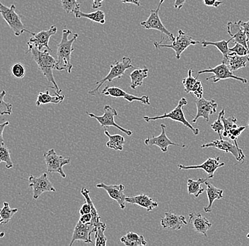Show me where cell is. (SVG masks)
Returning <instances> with one entry per match:
<instances>
[{
    "instance_id": "obj_28",
    "label": "cell",
    "mask_w": 249,
    "mask_h": 246,
    "mask_svg": "<svg viewBox=\"0 0 249 246\" xmlns=\"http://www.w3.org/2000/svg\"><path fill=\"white\" fill-rule=\"evenodd\" d=\"M148 71L149 69L147 67L144 68H136L130 73V77L131 79L130 88L132 90H135L138 87L142 86L144 79L148 77Z\"/></svg>"
},
{
    "instance_id": "obj_51",
    "label": "cell",
    "mask_w": 249,
    "mask_h": 246,
    "mask_svg": "<svg viewBox=\"0 0 249 246\" xmlns=\"http://www.w3.org/2000/svg\"><path fill=\"white\" fill-rule=\"evenodd\" d=\"M123 3L124 4H127V3H130V4H135L137 6H140V0H121Z\"/></svg>"
},
{
    "instance_id": "obj_10",
    "label": "cell",
    "mask_w": 249,
    "mask_h": 246,
    "mask_svg": "<svg viewBox=\"0 0 249 246\" xmlns=\"http://www.w3.org/2000/svg\"><path fill=\"white\" fill-rule=\"evenodd\" d=\"M204 73H213L214 76L207 78V80L213 79V83H217L220 80L224 79H233L239 81L244 84H247L248 82V79L244 78V77H239L233 74V72L229 69L227 65L225 63H222L217 66L213 68H208V69L202 70L197 73V76L204 74Z\"/></svg>"
},
{
    "instance_id": "obj_4",
    "label": "cell",
    "mask_w": 249,
    "mask_h": 246,
    "mask_svg": "<svg viewBox=\"0 0 249 246\" xmlns=\"http://www.w3.org/2000/svg\"><path fill=\"white\" fill-rule=\"evenodd\" d=\"M132 68H133V65H132V60L130 57L124 56V57H123L122 61L121 62L115 60L110 65V71H109L108 74L105 77L101 79V80L96 82V85H97V87L89 92V94L94 95L96 93H98L99 89L105 82H110L113 79L121 78L124 76L125 71Z\"/></svg>"
},
{
    "instance_id": "obj_55",
    "label": "cell",
    "mask_w": 249,
    "mask_h": 246,
    "mask_svg": "<svg viewBox=\"0 0 249 246\" xmlns=\"http://www.w3.org/2000/svg\"><path fill=\"white\" fill-rule=\"evenodd\" d=\"M248 125H249V124H248Z\"/></svg>"
},
{
    "instance_id": "obj_17",
    "label": "cell",
    "mask_w": 249,
    "mask_h": 246,
    "mask_svg": "<svg viewBox=\"0 0 249 246\" xmlns=\"http://www.w3.org/2000/svg\"><path fill=\"white\" fill-rule=\"evenodd\" d=\"M166 126L165 124H161V132L158 136L148 137L144 140V144L145 146H156L160 148V150L163 152H166L168 151V148L170 146H178V147L185 148L186 146L184 144H179V143H174L171 141L166 132Z\"/></svg>"
},
{
    "instance_id": "obj_8",
    "label": "cell",
    "mask_w": 249,
    "mask_h": 246,
    "mask_svg": "<svg viewBox=\"0 0 249 246\" xmlns=\"http://www.w3.org/2000/svg\"><path fill=\"white\" fill-rule=\"evenodd\" d=\"M165 0H160V3H159L158 7L157 9H152L150 12V15L148 17L147 19L145 21H142L140 23V26H142L147 30H151V29H154V30L159 31L161 33V34H164L166 37H169V40L171 41L175 40V37H174V34L172 33L169 32L164 25L161 22V19L160 17V10L161 8V5Z\"/></svg>"
},
{
    "instance_id": "obj_34",
    "label": "cell",
    "mask_w": 249,
    "mask_h": 246,
    "mask_svg": "<svg viewBox=\"0 0 249 246\" xmlns=\"http://www.w3.org/2000/svg\"><path fill=\"white\" fill-rule=\"evenodd\" d=\"M81 194L85 197L86 202H87L91 207V214L92 216L91 224H94L95 226L97 225L101 222V216L98 213L97 209H96L93 201L91 200V197H90V191L86 189V188H82V190H81Z\"/></svg>"
},
{
    "instance_id": "obj_24",
    "label": "cell",
    "mask_w": 249,
    "mask_h": 246,
    "mask_svg": "<svg viewBox=\"0 0 249 246\" xmlns=\"http://www.w3.org/2000/svg\"><path fill=\"white\" fill-rule=\"evenodd\" d=\"M126 202L132 204V205H137L138 206L145 208L147 211H151L154 208L158 207V203L149 196L144 194H140L136 196H130V197H126Z\"/></svg>"
},
{
    "instance_id": "obj_14",
    "label": "cell",
    "mask_w": 249,
    "mask_h": 246,
    "mask_svg": "<svg viewBox=\"0 0 249 246\" xmlns=\"http://www.w3.org/2000/svg\"><path fill=\"white\" fill-rule=\"evenodd\" d=\"M95 230L96 226L94 224H91V222L83 224L79 221L73 231L72 237L69 246H72L74 243L77 241H83L85 244H92L91 235L95 233Z\"/></svg>"
},
{
    "instance_id": "obj_53",
    "label": "cell",
    "mask_w": 249,
    "mask_h": 246,
    "mask_svg": "<svg viewBox=\"0 0 249 246\" xmlns=\"http://www.w3.org/2000/svg\"><path fill=\"white\" fill-rule=\"evenodd\" d=\"M2 222H3L2 219H1V216H0V224H2Z\"/></svg>"
},
{
    "instance_id": "obj_16",
    "label": "cell",
    "mask_w": 249,
    "mask_h": 246,
    "mask_svg": "<svg viewBox=\"0 0 249 246\" xmlns=\"http://www.w3.org/2000/svg\"><path fill=\"white\" fill-rule=\"evenodd\" d=\"M196 107H197V114L194 119L193 123L197 122L199 118L202 117L207 122L210 121V116L214 114L217 112V103L214 99L207 100L205 98H200L196 101Z\"/></svg>"
},
{
    "instance_id": "obj_50",
    "label": "cell",
    "mask_w": 249,
    "mask_h": 246,
    "mask_svg": "<svg viewBox=\"0 0 249 246\" xmlns=\"http://www.w3.org/2000/svg\"><path fill=\"white\" fill-rule=\"evenodd\" d=\"M104 0H93V9H98L100 8V7H102V2Z\"/></svg>"
},
{
    "instance_id": "obj_42",
    "label": "cell",
    "mask_w": 249,
    "mask_h": 246,
    "mask_svg": "<svg viewBox=\"0 0 249 246\" xmlns=\"http://www.w3.org/2000/svg\"><path fill=\"white\" fill-rule=\"evenodd\" d=\"M11 73L16 78H23L26 74V68L23 64L18 63L12 65L11 68Z\"/></svg>"
},
{
    "instance_id": "obj_11",
    "label": "cell",
    "mask_w": 249,
    "mask_h": 246,
    "mask_svg": "<svg viewBox=\"0 0 249 246\" xmlns=\"http://www.w3.org/2000/svg\"><path fill=\"white\" fill-rule=\"evenodd\" d=\"M210 147L215 148L219 150L225 151L227 153L230 152L232 154L237 161L241 162V163H243L245 160V155H244L242 149L239 148L237 141L232 143L229 141H225L223 138H219V140H215L212 142L202 144L201 146L202 149Z\"/></svg>"
},
{
    "instance_id": "obj_49",
    "label": "cell",
    "mask_w": 249,
    "mask_h": 246,
    "mask_svg": "<svg viewBox=\"0 0 249 246\" xmlns=\"http://www.w3.org/2000/svg\"><path fill=\"white\" fill-rule=\"evenodd\" d=\"M186 0H175L174 2V8L180 9L184 5Z\"/></svg>"
},
{
    "instance_id": "obj_12",
    "label": "cell",
    "mask_w": 249,
    "mask_h": 246,
    "mask_svg": "<svg viewBox=\"0 0 249 246\" xmlns=\"http://www.w3.org/2000/svg\"><path fill=\"white\" fill-rule=\"evenodd\" d=\"M29 187L33 189V199L37 200L43 194L47 191H53L55 192L56 189L53 183L48 179V174L43 173L39 177H34L30 175L29 177Z\"/></svg>"
},
{
    "instance_id": "obj_30",
    "label": "cell",
    "mask_w": 249,
    "mask_h": 246,
    "mask_svg": "<svg viewBox=\"0 0 249 246\" xmlns=\"http://www.w3.org/2000/svg\"><path fill=\"white\" fill-rule=\"evenodd\" d=\"M208 177L206 178H199L198 180H194L192 179H188L187 180V187H188V193L189 195H194L197 198L201 195L205 189L202 188V184H205L208 181Z\"/></svg>"
},
{
    "instance_id": "obj_41",
    "label": "cell",
    "mask_w": 249,
    "mask_h": 246,
    "mask_svg": "<svg viewBox=\"0 0 249 246\" xmlns=\"http://www.w3.org/2000/svg\"><path fill=\"white\" fill-rule=\"evenodd\" d=\"M222 122H223L224 129L223 136L227 137V133L236 124L237 119L235 116H231L230 118H225V115L222 117Z\"/></svg>"
},
{
    "instance_id": "obj_26",
    "label": "cell",
    "mask_w": 249,
    "mask_h": 246,
    "mask_svg": "<svg viewBox=\"0 0 249 246\" xmlns=\"http://www.w3.org/2000/svg\"><path fill=\"white\" fill-rule=\"evenodd\" d=\"M205 184L206 185V189H205V191L207 192L209 204H208V206L204 208V211L205 213H210L213 211V205L214 201L223 198L224 191L222 189L216 188L214 185H212L211 183H208V181Z\"/></svg>"
},
{
    "instance_id": "obj_44",
    "label": "cell",
    "mask_w": 249,
    "mask_h": 246,
    "mask_svg": "<svg viewBox=\"0 0 249 246\" xmlns=\"http://www.w3.org/2000/svg\"><path fill=\"white\" fill-rule=\"evenodd\" d=\"M203 4L207 7L218 8L221 4H223V1L219 0H203Z\"/></svg>"
},
{
    "instance_id": "obj_25",
    "label": "cell",
    "mask_w": 249,
    "mask_h": 246,
    "mask_svg": "<svg viewBox=\"0 0 249 246\" xmlns=\"http://www.w3.org/2000/svg\"><path fill=\"white\" fill-rule=\"evenodd\" d=\"M248 62H249V56H238L234 53L230 52L227 56L225 63L230 71L234 72L245 68Z\"/></svg>"
},
{
    "instance_id": "obj_7",
    "label": "cell",
    "mask_w": 249,
    "mask_h": 246,
    "mask_svg": "<svg viewBox=\"0 0 249 246\" xmlns=\"http://www.w3.org/2000/svg\"><path fill=\"white\" fill-rule=\"evenodd\" d=\"M43 157L46 162L48 172L58 173L62 178H66V174L64 172L63 167L70 164V158L58 155L53 149H50L45 152Z\"/></svg>"
},
{
    "instance_id": "obj_35",
    "label": "cell",
    "mask_w": 249,
    "mask_h": 246,
    "mask_svg": "<svg viewBox=\"0 0 249 246\" xmlns=\"http://www.w3.org/2000/svg\"><path fill=\"white\" fill-rule=\"evenodd\" d=\"M107 224L104 222H99L96 226L95 230V246H107V238L105 236V230L107 229Z\"/></svg>"
},
{
    "instance_id": "obj_15",
    "label": "cell",
    "mask_w": 249,
    "mask_h": 246,
    "mask_svg": "<svg viewBox=\"0 0 249 246\" xmlns=\"http://www.w3.org/2000/svg\"><path fill=\"white\" fill-rule=\"evenodd\" d=\"M102 94H104L105 96H112V97L124 98V99H125L130 103L137 101V102H141V103L146 104V105H150L149 96H138L132 95L126 93L125 91H124L123 89L119 88V87L107 86L102 90Z\"/></svg>"
},
{
    "instance_id": "obj_37",
    "label": "cell",
    "mask_w": 249,
    "mask_h": 246,
    "mask_svg": "<svg viewBox=\"0 0 249 246\" xmlns=\"http://www.w3.org/2000/svg\"><path fill=\"white\" fill-rule=\"evenodd\" d=\"M5 163L7 169L13 168L14 164L11 158L10 151L5 143L0 144V163Z\"/></svg>"
},
{
    "instance_id": "obj_1",
    "label": "cell",
    "mask_w": 249,
    "mask_h": 246,
    "mask_svg": "<svg viewBox=\"0 0 249 246\" xmlns=\"http://www.w3.org/2000/svg\"><path fill=\"white\" fill-rule=\"evenodd\" d=\"M28 51L26 54L30 53L34 61L38 65L39 69L42 72L44 77L48 82L52 84L51 88L55 90V93L60 94L62 93L61 89L59 88L58 85L56 83L53 76V70L55 68L56 60L50 54L49 51L47 49L40 51L35 46L28 45Z\"/></svg>"
},
{
    "instance_id": "obj_27",
    "label": "cell",
    "mask_w": 249,
    "mask_h": 246,
    "mask_svg": "<svg viewBox=\"0 0 249 246\" xmlns=\"http://www.w3.org/2000/svg\"><path fill=\"white\" fill-rule=\"evenodd\" d=\"M65 98V95L57 94V93H55V95L51 96L50 92L46 90V91L39 93L36 104L37 107H39V106L45 105V104H60L63 102Z\"/></svg>"
},
{
    "instance_id": "obj_23",
    "label": "cell",
    "mask_w": 249,
    "mask_h": 246,
    "mask_svg": "<svg viewBox=\"0 0 249 246\" xmlns=\"http://www.w3.org/2000/svg\"><path fill=\"white\" fill-rule=\"evenodd\" d=\"M189 223L192 224L195 231L201 233L208 237V231L211 228L213 224L206 218L202 216L200 213L192 212L189 214Z\"/></svg>"
},
{
    "instance_id": "obj_31",
    "label": "cell",
    "mask_w": 249,
    "mask_h": 246,
    "mask_svg": "<svg viewBox=\"0 0 249 246\" xmlns=\"http://www.w3.org/2000/svg\"><path fill=\"white\" fill-rule=\"evenodd\" d=\"M121 241L124 246H143L147 244V241L142 235H139L134 232H128L125 236L121 238Z\"/></svg>"
},
{
    "instance_id": "obj_9",
    "label": "cell",
    "mask_w": 249,
    "mask_h": 246,
    "mask_svg": "<svg viewBox=\"0 0 249 246\" xmlns=\"http://www.w3.org/2000/svg\"><path fill=\"white\" fill-rule=\"evenodd\" d=\"M104 114L102 116H96L94 114L89 113V112H87V114L89 117L96 119L100 124L101 127H116L117 129H119L120 131H121L123 133H125L128 136H131L132 135L131 131L121 127L115 121V117L118 116V112H117L116 109L113 108L111 106L106 105L104 107Z\"/></svg>"
},
{
    "instance_id": "obj_43",
    "label": "cell",
    "mask_w": 249,
    "mask_h": 246,
    "mask_svg": "<svg viewBox=\"0 0 249 246\" xmlns=\"http://www.w3.org/2000/svg\"><path fill=\"white\" fill-rule=\"evenodd\" d=\"M245 126H237V124L234 126L227 133V137L230 138V139L232 140V141L234 142V141H237V138L246 129Z\"/></svg>"
},
{
    "instance_id": "obj_52",
    "label": "cell",
    "mask_w": 249,
    "mask_h": 246,
    "mask_svg": "<svg viewBox=\"0 0 249 246\" xmlns=\"http://www.w3.org/2000/svg\"><path fill=\"white\" fill-rule=\"evenodd\" d=\"M4 235H5L4 232H0V238L4 237Z\"/></svg>"
},
{
    "instance_id": "obj_38",
    "label": "cell",
    "mask_w": 249,
    "mask_h": 246,
    "mask_svg": "<svg viewBox=\"0 0 249 246\" xmlns=\"http://www.w3.org/2000/svg\"><path fill=\"white\" fill-rule=\"evenodd\" d=\"M62 8L68 14H76L80 10V4L78 0H61Z\"/></svg>"
},
{
    "instance_id": "obj_36",
    "label": "cell",
    "mask_w": 249,
    "mask_h": 246,
    "mask_svg": "<svg viewBox=\"0 0 249 246\" xmlns=\"http://www.w3.org/2000/svg\"><path fill=\"white\" fill-rule=\"evenodd\" d=\"M18 211V208H11L7 202H3V207L0 209V216L3 220L1 224H9L14 215L17 214Z\"/></svg>"
},
{
    "instance_id": "obj_29",
    "label": "cell",
    "mask_w": 249,
    "mask_h": 246,
    "mask_svg": "<svg viewBox=\"0 0 249 246\" xmlns=\"http://www.w3.org/2000/svg\"><path fill=\"white\" fill-rule=\"evenodd\" d=\"M231 40H232L231 38H230V39H229L228 40H222L216 42L202 40V41L200 42V43L202 45V47L203 48H206L209 46H215V47L219 50V52L222 54V56H223L222 63H225L226 60H227V56H228L230 53L229 43H230V42H231Z\"/></svg>"
},
{
    "instance_id": "obj_32",
    "label": "cell",
    "mask_w": 249,
    "mask_h": 246,
    "mask_svg": "<svg viewBox=\"0 0 249 246\" xmlns=\"http://www.w3.org/2000/svg\"><path fill=\"white\" fill-rule=\"evenodd\" d=\"M104 134L109 138L108 142L106 143L107 148L115 151H121L124 150V146L125 140L123 135L119 134L111 135L108 131H104Z\"/></svg>"
},
{
    "instance_id": "obj_6",
    "label": "cell",
    "mask_w": 249,
    "mask_h": 246,
    "mask_svg": "<svg viewBox=\"0 0 249 246\" xmlns=\"http://www.w3.org/2000/svg\"><path fill=\"white\" fill-rule=\"evenodd\" d=\"M200 41L194 40L192 37L187 35L186 33L183 32L181 29H179L178 36L175 40H173L171 44H164L162 42H155L154 46L156 48L159 49L160 48H169L174 50L176 54V57L177 59L180 58L182 54L191 46H195V45L200 43Z\"/></svg>"
},
{
    "instance_id": "obj_33",
    "label": "cell",
    "mask_w": 249,
    "mask_h": 246,
    "mask_svg": "<svg viewBox=\"0 0 249 246\" xmlns=\"http://www.w3.org/2000/svg\"><path fill=\"white\" fill-rule=\"evenodd\" d=\"M76 18H85L91 20L93 22L99 23V24H104L106 23V15L103 11L97 10L91 13H84L80 10L78 11L77 13L74 14Z\"/></svg>"
},
{
    "instance_id": "obj_19",
    "label": "cell",
    "mask_w": 249,
    "mask_h": 246,
    "mask_svg": "<svg viewBox=\"0 0 249 246\" xmlns=\"http://www.w3.org/2000/svg\"><path fill=\"white\" fill-rule=\"evenodd\" d=\"M96 188L103 189L108 193L109 197L116 201L121 209L125 208L126 196L124 194V186L123 184L120 185H106L105 183H99L96 185Z\"/></svg>"
},
{
    "instance_id": "obj_48",
    "label": "cell",
    "mask_w": 249,
    "mask_h": 246,
    "mask_svg": "<svg viewBox=\"0 0 249 246\" xmlns=\"http://www.w3.org/2000/svg\"><path fill=\"white\" fill-rule=\"evenodd\" d=\"M240 24L249 42V20L248 21H247V22H244V21L241 20Z\"/></svg>"
},
{
    "instance_id": "obj_3",
    "label": "cell",
    "mask_w": 249,
    "mask_h": 246,
    "mask_svg": "<svg viewBox=\"0 0 249 246\" xmlns=\"http://www.w3.org/2000/svg\"><path fill=\"white\" fill-rule=\"evenodd\" d=\"M187 104H188V101H187L186 98L183 97L179 101L178 105H177L174 110L169 112V113H165L164 114L160 115V116H152V117L144 115V116H143V119L147 123L149 122V121H157V120L165 119H169L173 120V121H178V122L183 124L185 127H188V129H191L194 135H197L199 134V133H200V130H199L198 129H196V128L193 127V126L190 124L189 121H188V120L186 119V116H185L183 107L187 105Z\"/></svg>"
},
{
    "instance_id": "obj_18",
    "label": "cell",
    "mask_w": 249,
    "mask_h": 246,
    "mask_svg": "<svg viewBox=\"0 0 249 246\" xmlns=\"http://www.w3.org/2000/svg\"><path fill=\"white\" fill-rule=\"evenodd\" d=\"M225 163L220 162V158L219 157L217 158H209L207 159L201 165H197V166H186L183 165H178V167L179 170H195V169H201L203 170L209 179H213L214 177V173L219 168L223 167L225 166Z\"/></svg>"
},
{
    "instance_id": "obj_40",
    "label": "cell",
    "mask_w": 249,
    "mask_h": 246,
    "mask_svg": "<svg viewBox=\"0 0 249 246\" xmlns=\"http://www.w3.org/2000/svg\"><path fill=\"white\" fill-rule=\"evenodd\" d=\"M225 110H221V112H219V115H218V118L217 120L214 121V122L213 123V124H211V128L214 132L218 133L219 135V138H222V134H221V132H223L224 129V124L223 122H222V117L223 115H225Z\"/></svg>"
},
{
    "instance_id": "obj_22",
    "label": "cell",
    "mask_w": 249,
    "mask_h": 246,
    "mask_svg": "<svg viewBox=\"0 0 249 246\" xmlns=\"http://www.w3.org/2000/svg\"><path fill=\"white\" fill-rule=\"evenodd\" d=\"M241 20L238 21H230L227 23V32L231 37V39L234 40V43H238L243 45L249 51V42L247 39V36L244 34L240 24Z\"/></svg>"
},
{
    "instance_id": "obj_2",
    "label": "cell",
    "mask_w": 249,
    "mask_h": 246,
    "mask_svg": "<svg viewBox=\"0 0 249 246\" xmlns=\"http://www.w3.org/2000/svg\"><path fill=\"white\" fill-rule=\"evenodd\" d=\"M72 32L70 29H64L62 30V38L60 43L57 44V57L56 60V71H66L68 73H71L73 69V65L71 63V54L74 51L73 43L79 37L77 33L73 34L71 39L68 37Z\"/></svg>"
},
{
    "instance_id": "obj_54",
    "label": "cell",
    "mask_w": 249,
    "mask_h": 246,
    "mask_svg": "<svg viewBox=\"0 0 249 246\" xmlns=\"http://www.w3.org/2000/svg\"><path fill=\"white\" fill-rule=\"evenodd\" d=\"M247 238H249V233L247 234Z\"/></svg>"
},
{
    "instance_id": "obj_46",
    "label": "cell",
    "mask_w": 249,
    "mask_h": 246,
    "mask_svg": "<svg viewBox=\"0 0 249 246\" xmlns=\"http://www.w3.org/2000/svg\"><path fill=\"white\" fill-rule=\"evenodd\" d=\"M89 213H91V207L87 202H86L81 207L80 210H79V214L82 216V215L89 214Z\"/></svg>"
},
{
    "instance_id": "obj_20",
    "label": "cell",
    "mask_w": 249,
    "mask_h": 246,
    "mask_svg": "<svg viewBox=\"0 0 249 246\" xmlns=\"http://www.w3.org/2000/svg\"><path fill=\"white\" fill-rule=\"evenodd\" d=\"M193 73L194 71L192 69L188 70V76L182 80V83L187 94L192 93L197 99H200L203 95V87L201 81L197 79V77H194Z\"/></svg>"
},
{
    "instance_id": "obj_5",
    "label": "cell",
    "mask_w": 249,
    "mask_h": 246,
    "mask_svg": "<svg viewBox=\"0 0 249 246\" xmlns=\"http://www.w3.org/2000/svg\"><path fill=\"white\" fill-rule=\"evenodd\" d=\"M15 4L7 7L0 1V15L6 21L8 26L13 31L16 37H20L25 32L29 33L21 21V17L16 12Z\"/></svg>"
},
{
    "instance_id": "obj_45",
    "label": "cell",
    "mask_w": 249,
    "mask_h": 246,
    "mask_svg": "<svg viewBox=\"0 0 249 246\" xmlns=\"http://www.w3.org/2000/svg\"><path fill=\"white\" fill-rule=\"evenodd\" d=\"M9 125V121H5V122L0 124V144L4 143V137H3V133H4V129Z\"/></svg>"
},
{
    "instance_id": "obj_13",
    "label": "cell",
    "mask_w": 249,
    "mask_h": 246,
    "mask_svg": "<svg viewBox=\"0 0 249 246\" xmlns=\"http://www.w3.org/2000/svg\"><path fill=\"white\" fill-rule=\"evenodd\" d=\"M57 31V26L52 25L48 30L40 31V32L36 33V34L30 32L29 34L32 35V37L28 41L27 45L35 46L40 51H43V48H45L51 52L52 49L50 48V39H51V37L56 34Z\"/></svg>"
},
{
    "instance_id": "obj_39",
    "label": "cell",
    "mask_w": 249,
    "mask_h": 246,
    "mask_svg": "<svg viewBox=\"0 0 249 246\" xmlns=\"http://www.w3.org/2000/svg\"><path fill=\"white\" fill-rule=\"evenodd\" d=\"M7 95L5 90H3L0 93V116L9 115L12 114L13 105L11 103H7L4 101V96Z\"/></svg>"
},
{
    "instance_id": "obj_21",
    "label": "cell",
    "mask_w": 249,
    "mask_h": 246,
    "mask_svg": "<svg viewBox=\"0 0 249 246\" xmlns=\"http://www.w3.org/2000/svg\"><path fill=\"white\" fill-rule=\"evenodd\" d=\"M186 217L171 212H166L161 219V225L164 229L178 230L187 225Z\"/></svg>"
},
{
    "instance_id": "obj_47",
    "label": "cell",
    "mask_w": 249,
    "mask_h": 246,
    "mask_svg": "<svg viewBox=\"0 0 249 246\" xmlns=\"http://www.w3.org/2000/svg\"><path fill=\"white\" fill-rule=\"evenodd\" d=\"M91 219H92V216H91V213H89V214L82 215L79 218V221L83 224H88L91 222Z\"/></svg>"
}]
</instances>
